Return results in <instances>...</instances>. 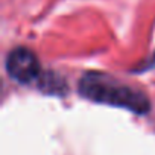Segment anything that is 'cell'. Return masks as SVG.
Returning <instances> with one entry per match:
<instances>
[{"mask_svg": "<svg viewBox=\"0 0 155 155\" xmlns=\"http://www.w3.org/2000/svg\"><path fill=\"white\" fill-rule=\"evenodd\" d=\"M79 91L82 96L91 101L110 104L114 107H123L134 113L143 114L149 110V102L141 93L120 85L111 78L101 73L85 74L81 79Z\"/></svg>", "mask_w": 155, "mask_h": 155, "instance_id": "6da1fadb", "label": "cell"}, {"mask_svg": "<svg viewBox=\"0 0 155 155\" xmlns=\"http://www.w3.org/2000/svg\"><path fill=\"white\" fill-rule=\"evenodd\" d=\"M6 68L9 76L21 84H29L35 81L40 74V64L37 56L25 47H18L8 55Z\"/></svg>", "mask_w": 155, "mask_h": 155, "instance_id": "7a4b0ae2", "label": "cell"}]
</instances>
